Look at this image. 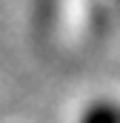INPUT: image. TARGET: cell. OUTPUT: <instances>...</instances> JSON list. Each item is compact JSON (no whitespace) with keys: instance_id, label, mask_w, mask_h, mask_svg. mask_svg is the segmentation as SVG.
I'll return each mask as SVG.
<instances>
[{"instance_id":"6da1fadb","label":"cell","mask_w":120,"mask_h":123,"mask_svg":"<svg viewBox=\"0 0 120 123\" xmlns=\"http://www.w3.org/2000/svg\"><path fill=\"white\" fill-rule=\"evenodd\" d=\"M83 123H120V109L117 106H94L86 112Z\"/></svg>"},{"instance_id":"7a4b0ae2","label":"cell","mask_w":120,"mask_h":123,"mask_svg":"<svg viewBox=\"0 0 120 123\" xmlns=\"http://www.w3.org/2000/svg\"><path fill=\"white\" fill-rule=\"evenodd\" d=\"M52 14H54V0H37V20L49 23Z\"/></svg>"}]
</instances>
